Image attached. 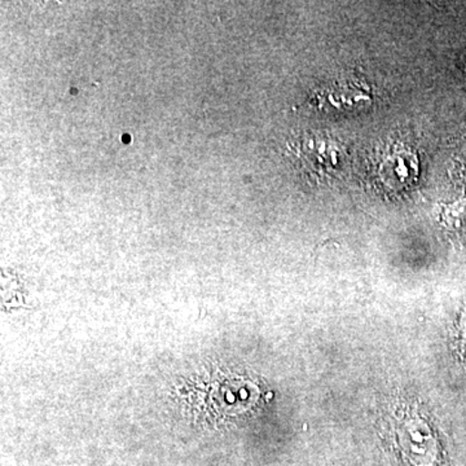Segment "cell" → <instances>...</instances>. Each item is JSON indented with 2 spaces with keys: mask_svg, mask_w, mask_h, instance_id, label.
I'll return each instance as SVG.
<instances>
[{
  "mask_svg": "<svg viewBox=\"0 0 466 466\" xmlns=\"http://www.w3.org/2000/svg\"><path fill=\"white\" fill-rule=\"evenodd\" d=\"M382 173L390 183L403 184L412 179L416 174V158L406 150H398L386 157L382 164Z\"/></svg>",
  "mask_w": 466,
  "mask_h": 466,
  "instance_id": "cell-1",
  "label": "cell"
},
{
  "mask_svg": "<svg viewBox=\"0 0 466 466\" xmlns=\"http://www.w3.org/2000/svg\"><path fill=\"white\" fill-rule=\"evenodd\" d=\"M447 222L455 228L466 229V200L452 205L446 211Z\"/></svg>",
  "mask_w": 466,
  "mask_h": 466,
  "instance_id": "cell-3",
  "label": "cell"
},
{
  "mask_svg": "<svg viewBox=\"0 0 466 466\" xmlns=\"http://www.w3.org/2000/svg\"><path fill=\"white\" fill-rule=\"evenodd\" d=\"M303 153L311 167L323 168V170H334L339 167V161H341V153L337 144L324 142V140H318V142L311 140L306 143Z\"/></svg>",
  "mask_w": 466,
  "mask_h": 466,
  "instance_id": "cell-2",
  "label": "cell"
}]
</instances>
